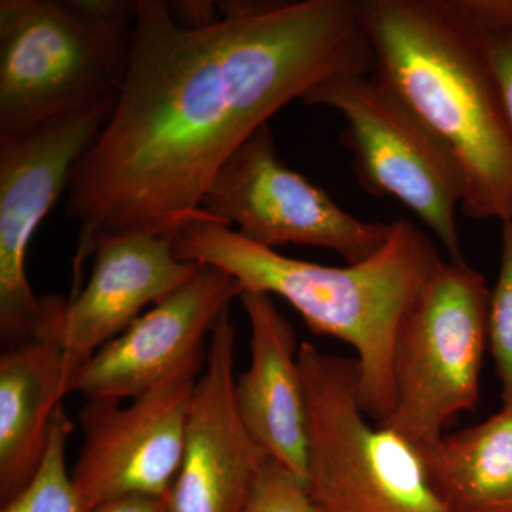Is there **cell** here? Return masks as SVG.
I'll return each instance as SVG.
<instances>
[{"label":"cell","mask_w":512,"mask_h":512,"mask_svg":"<svg viewBox=\"0 0 512 512\" xmlns=\"http://www.w3.org/2000/svg\"><path fill=\"white\" fill-rule=\"evenodd\" d=\"M93 259L89 281L67 298L57 326V339L76 375L147 305L163 301L200 268L178 258L171 239L154 235L103 239Z\"/></svg>","instance_id":"13"},{"label":"cell","mask_w":512,"mask_h":512,"mask_svg":"<svg viewBox=\"0 0 512 512\" xmlns=\"http://www.w3.org/2000/svg\"><path fill=\"white\" fill-rule=\"evenodd\" d=\"M488 305L490 289L480 272L464 258L441 259L397 333L396 403L380 426L417 448L443 436L458 414L476 409Z\"/></svg>","instance_id":"6"},{"label":"cell","mask_w":512,"mask_h":512,"mask_svg":"<svg viewBox=\"0 0 512 512\" xmlns=\"http://www.w3.org/2000/svg\"><path fill=\"white\" fill-rule=\"evenodd\" d=\"M76 372L56 333L3 350L0 356V501L12 500L35 476L50 426Z\"/></svg>","instance_id":"15"},{"label":"cell","mask_w":512,"mask_h":512,"mask_svg":"<svg viewBox=\"0 0 512 512\" xmlns=\"http://www.w3.org/2000/svg\"><path fill=\"white\" fill-rule=\"evenodd\" d=\"M72 431L73 421L62 404L53 416L45 454L35 476L2 505L0 512H90L67 470V443Z\"/></svg>","instance_id":"17"},{"label":"cell","mask_w":512,"mask_h":512,"mask_svg":"<svg viewBox=\"0 0 512 512\" xmlns=\"http://www.w3.org/2000/svg\"><path fill=\"white\" fill-rule=\"evenodd\" d=\"M235 342L227 312L211 333L205 369L195 384L171 512H244L271 458L239 416Z\"/></svg>","instance_id":"12"},{"label":"cell","mask_w":512,"mask_h":512,"mask_svg":"<svg viewBox=\"0 0 512 512\" xmlns=\"http://www.w3.org/2000/svg\"><path fill=\"white\" fill-rule=\"evenodd\" d=\"M480 30L483 33L488 62H490L491 69H493L495 82H497L498 90H500L505 114H507L512 131V32L510 30H485L481 28Z\"/></svg>","instance_id":"20"},{"label":"cell","mask_w":512,"mask_h":512,"mask_svg":"<svg viewBox=\"0 0 512 512\" xmlns=\"http://www.w3.org/2000/svg\"><path fill=\"white\" fill-rule=\"evenodd\" d=\"M202 362L165 377L128 406L87 400L79 413L83 446L72 470L87 510L130 495L170 501Z\"/></svg>","instance_id":"10"},{"label":"cell","mask_w":512,"mask_h":512,"mask_svg":"<svg viewBox=\"0 0 512 512\" xmlns=\"http://www.w3.org/2000/svg\"><path fill=\"white\" fill-rule=\"evenodd\" d=\"M136 2H0V141L116 100L126 76Z\"/></svg>","instance_id":"4"},{"label":"cell","mask_w":512,"mask_h":512,"mask_svg":"<svg viewBox=\"0 0 512 512\" xmlns=\"http://www.w3.org/2000/svg\"><path fill=\"white\" fill-rule=\"evenodd\" d=\"M244 512H325L308 484L274 458L262 468Z\"/></svg>","instance_id":"19"},{"label":"cell","mask_w":512,"mask_h":512,"mask_svg":"<svg viewBox=\"0 0 512 512\" xmlns=\"http://www.w3.org/2000/svg\"><path fill=\"white\" fill-rule=\"evenodd\" d=\"M380 80L463 174L460 210L512 221V131L483 33L460 0H362Z\"/></svg>","instance_id":"3"},{"label":"cell","mask_w":512,"mask_h":512,"mask_svg":"<svg viewBox=\"0 0 512 512\" xmlns=\"http://www.w3.org/2000/svg\"><path fill=\"white\" fill-rule=\"evenodd\" d=\"M308 407L306 483L325 512H448L430 487L417 448L372 426L357 390L355 359L298 352Z\"/></svg>","instance_id":"5"},{"label":"cell","mask_w":512,"mask_h":512,"mask_svg":"<svg viewBox=\"0 0 512 512\" xmlns=\"http://www.w3.org/2000/svg\"><path fill=\"white\" fill-rule=\"evenodd\" d=\"M93 512H171L170 501L147 495H130L101 504Z\"/></svg>","instance_id":"22"},{"label":"cell","mask_w":512,"mask_h":512,"mask_svg":"<svg viewBox=\"0 0 512 512\" xmlns=\"http://www.w3.org/2000/svg\"><path fill=\"white\" fill-rule=\"evenodd\" d=\"M200 210L242 238L275 249L305 245L359 264L383 247L393 222L357 220L322 188L278 158L268 124L235 151L212 181Z\"/></svg>","instance_id":"9"},{"label":"cell","mask_w":512,"mask_h":512,"mask_svg":"<svg viewBox=\"0 0 512 512\" xmlns=\"http://www.w3.org/2000/svg\"><path fill=\"white\" fill-rule=\"evenodd\" d=\"M173 247L185 262L228 272L244 292L281 296L313 333L352 346L363 413L376 426L392 416L397 333L441 261L412 222L393 221L376 254L346 266L312 264L259 247L201 210L177 232Z\"/></svg>","instance_id":"2"},{"label":"cell","mask_w":512,"mask_h":512,"mask_svg":"<svg viewBox=\"0 0 512 512\" xmlns=\"http://www.w3.org/2000/svg\"><path fill=\"white\" fill-rule=\"evenodd\" d=\"M488 350L501 382L503 407L512 410V221L503 224L500 271L490 291Z\"/></svg>","instance_id":"18"},{"label":"cell","mask_w":512,"mask_h":512,"mask_svg":"<svg viewBox=\"0 0 512 512\" xmlns=\"http://www.w3.org/2000/svg\"><path fill=\"white\" fill-rule=\"evenodd\" d=\"M116 101L67 114L28 136L0 141V339L6 349L45 338L59 312L62 296L39 298L30 288L29 245Z\"/></svg>","instance_id":"8"},{"label":"cell","mask_w":512,"mask_h":512,"mask_svg":"<svg viewBox=\"0 0 512 512\" xmlns=\"http://www.w3.org/2000/svg\"><path fill=\"white\" fill-rule=\"evenodd\" d=\"M460 5L481 29L512 32V0H460Z\"/></svg>","instance_id":"21"},{"label":"cell","mask_w":512,"mask_h":512,"mask_svg":"<svg viewBox=\"0 0 512 512\" xmlns=\"http://www.w3.org/2000/svg\"><path fill=\"white\" fill-rule=\"evenodd\" d=\"M448 512H512V410L417 447Z\"/></svg>","instance_id":"16"},{"label":"cell","mask_w":512,"mask_h":512,"mask_svg":"<svg viewBox=\"0 0 512 512\" xmlns=\"http://www.w3.org/2000/svg\"><path fill=\"white\" fill-rule=\"evenodd\" d=\"M239 301L251 325V365L235 380L239 416L271 458L306 481L308 407L295 332L266 293L242 292Z\"/></svg>","instance_id":"14"},{"label":"cell","mask_w":512,"mask_h":512,"mask_svg":"<svg viewBox=\"0 0 512 512\" xmlns=\"http://www.w3.org/2000/svg\"><path fill=\"white\" fill-rule=\"evenodd\" d=\"M242 292L234 276L200 264L190 281L80 367L72 393L103 402L136 399L177 370L202 362L205 338Z\"/></svg>","instance_id":"11"},{"label":"cell","mask_w":512,"mask_h":512,"mask_svg":"<svg viewBox=\"0 0 512 512\" xmlns=\"http://www.w3.org/2000/svg\"><path fill=\"white\" fill-rule=\"evenodd\" d=\"M372 74L332 77L301 101L342 114L340 143L352 153L363 190L402 202L436 234L450 259L463 258L456 221L466 194L463 174L446 148Z\"/></svg>","instance_id":"7"},{"label":"cell","mask_w":512,"mask_h":512,"mask_svg":"<svg viewBox=\"0 0 512 512\" xmlns=\"http://www.w3.org/2000/svg\"><path fill=\"white\" fill-rule=\"evenodd\" d=\"M217 5L215 22L190 26L170 3L137 0L119 96L67 187V217L80 224L72 295L100 241H173L274 114L325 80L375 69L360 2Z\"/></svg>","instance_id":"1"}]
</instances>
